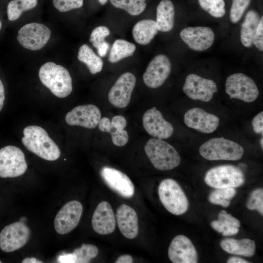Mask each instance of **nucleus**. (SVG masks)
<instances>
[{
    "mask_svg": "<svg viewBox=\"0 0 263 263\" xmlns=\"http://www.w3.org/2000/svg\"><path fill=\"white\" fill-rule=\"evenodd\" d=\"M21 141L25 148L40 158L48 161H55L60 155V151L47 132L35 125L26 127L23 131Z\"/></svg>",
    "mask_w": 263,
    "mask_h": 263,
    "instance_id": "1",
    "label": "nucleus"
},
{
    "mask_svg": "<svg viewBox=\"0 0 263 263\" xmlns=\"http://www.w3.org/2000/svg\"><path fill=\"white\" fill-rule=\"evenodd\" d=\"M42 83L59 98L68 96L73 90L72 80L68 71L52 62L43 64L39 71Z\"/></svg>",
    "mask_w": 263,
    "mask_h": 263,
    "instance_id": "2",
    "label": "nucleus"
},
{
    "mask_svg": "<svg viewBox=\"0 0 263 263\" xmlns=\"http://www.w3.org/2000/svg\"><path fill=\"white\" fill-rule=\"evenodd\" d=\"M144 150L153 167L160 170H170L178 167L181 157L175 149L161 139L153 138L146 143Z\"/></svg>",
    "mask_w": 263,
    "mask_h": 263,
    "instance_id": "3",
    "label": "nucleus"
},
{
    "mask_svg": "<svg viewBox=\"0 0 263 263\" xmlns=\"http://www.w3.org/2000/svg\"><path fill=\"white\" fill-rule=\"evenodd\" d=\"M199 151L203 157L210 161H237L242 158L244 149L238 143L222 137L205 142Z\"/></svg>",
    "mask_w": 263,
    "mask_h": 263,
    "instance_id": "4",
    "label": "nucleus"
},
{
    "mask_svg": "<svg viewBox=\"0 0 263 263\" xmlns=\"http://www.w3.org/2000/svg\"><path fill=\"white\" fill-rule=\"evenodd\" d=\"M158 195L165 208L175 215L184 214L188 210V198L179 184L172 179H165L158 187Z\"/></svg>",
    "mask_w": 263,
    "mask_h": 263,
    "instance_id": "5",
    "label": "nucleus"
},
{
    "mask_svg": "<svg viewBox=\"0 0 263 263\" xmlns=\"http://www.w3.org/2000/svg\"><path fill=\"white\" fill-rule=\"evenodd\" d=\"M204 180L207 185L214 188H235L244 184L245 177L240 168L231 165H224L208 170Z\"/></svg>",
    "mask_w": 263,
    "mask_h": 263,
    "instance_id": "6",
    "label": "nucleus"
},
{
    "mask_svg": "<svg viewBox=\"0 0 263 263\" xmlns=\"http://www.w3.org/2000/svg\"><path fill=\"white\" fill-rule=\"evenodd\" d=\"M225 87L226 93L231 98L246 102L255 101L259 95V89L253 79L241 73L229 75L226 80Z\"/></svg>",
    "mask_w": 263,
    "mask_h": 263,
    "instance_id": "7",
    "label": "nucleus"
},
{
    "mask_svg": "<svg viewBox=\"0 0 263 263\" xmlns=\"http://www.w3.org/2000/svg\"><path fill=\"white\" fill-rule=\"evenodd\" d=\"M27 168L24 154L19 148L7 146L0 149V177L19 176Z\"/></svg>",
    "mask_w": 263,
    "mask_h": 263,
    "instance_id": "8",
    "label": "nucleus"
},
{
    "mask_svg": "<svg viewBox=\"0 0 263 263\" xmlns=\"http://www.w3.org/2000/svg\"><path fill=\"white\" fill-rule=\"evenodd\" d=\"M51 35L50 29L45 25L30 23L24 25L19 30L17 39L24 48L36 51L46 45Z\"/></svg>",
    "mask_w": 263,
    "mask_h": 263,
    "instance_id": "9",
    "label": "nucleus"
},
{
    "mask_svg": "<svg viewBox=\"0 0 263 263\" xmlns=\"http://www.w3.org/2000/svg\"><path fill=\"white\" fill-rule=\"evenodd\" d=\"M30 235V229L24 222L11 224L0 232V248L5 252L15 251L26 244Z\"/></svg>",
    "mask_w": 263,
    "mask_h": 263,
    "instance_id": "10",
    "label": "nucleus"
},
{
    "mask_svg": "<svg viewBox=\"0 0 263 263\" xmlns=\"http://www.w3.org/2000/svg\"><path fill=\"white\" fill-rule=\"evenodd\" d=\"M183 90L192 99L207 102L212 99L218 88L212 80L191 74L187 76Z\"/></svg>",
    "mask_w": 263,
    "mask_h": 263,
    "instance_id": "11",
    "label": "nucleus"
},
{
    "mask_svg": "<svg viewBox=\"0 0 263 263\" xmlns=\"http://www.w3.org/2000/svg\"><path fill=\"white\" fill-rule=\"evenodd\" d=\"M171 70V64L168 57L165 55H158L148 64L143 74V81L149 88H157L164 84Z\"/></svg>",
    "mask_w": 263,
    "mask_h": 263,
    "instance_id": "12",
    "label": "nucleus"
},
{
    "mask_svg": "<svg viewBox=\"0 0 263 263\" xmlns=\"http://www.w3.org/2000/svg\"><path fill=\"white\" fill-rule=\"evenodd\" d=\"M82 210V205L78 201H71L64 205L55 218L54 226L56 232L66 234L75 229L80 221Z\"/></svg>",
    "mask_w": 263,
    "mask_h": 263,
    "instance_id": "13",
    "label": "nucleus"
},
{
    "mask_svg": "<svg viewBox=\"0 0 263 263\" xmlns=\"http://www.w3.org/2000/svg\"><path fill=\"white\" fill-rule=\"evenodd\" d=\"M136 78L131 73H124L117 79L108 94L110 103L115 107L124 108L130 102Z\"/></svg>",
    "mask_w": 263,
    "mask_h": 263,
    "instance_id": "14",
    "label": "nucleus"
},
{
    "mask_svg": "<svg viewBox=\"0 0 263 263\" xmlns=\"http://www.w3.org/2000/svg\"><path fill=\"white\" fill-rule=\"evenodd\" d=\"M100 173L107 186L119 195L125 198H131L133 196L134 185L126 174L109 167H103Z\"/></svg>",
    "mask_w": 263,
    "mask_h": 263,
    "instance_id": "15",
    "label": "nucleus"
},
{
    "mask_svg": "<svg viewBox=\"0 0 263 263\" xmlns=\"http://www.w3.org/2000/svg\"><path fill=\"white\" fill-rule=\"evenodd\" d=\"M180 37L191 50L204 51L210 48L215 39L212 30L207 27H188L183 29Z\"/></svg>",
    "mask_w": 263,
    "mask_h": 263,
    "instance_id": "16",
    "label": "nucleus"
},
{
    "mask_svg": "<svg viewBox=\"0 0 263 263\" xmlns=\"http://www.w3.org/2000/svg\"><path fill=\"white\" fill-rule=\"evenodd\" d=\"M142 122L146 131L154 138L167 139L173 133L172 124L164 119L162 113L155 107L149 109L144 113Z\"/></svg>",
    "mask_w": 263,
    "mask_h": 263,
    "instance_id": "17",
    "label": "nucleus"
},
{
    "mask_svg": "<svg viewBox=\"0 0 263 263\" xmlns=\"http://www.w3.org/2000/svg\"><path fill=\"white\" fill-rule=\"evenodd\" d=\"M184 120L188 128L204 133H210L217 129L220 119L202 108H193L185 113Z\"/></svg>",
    "mask_w": 263,
    "mask_h": 263,
    "instance_id": "18",
    "label": "nucleus"
},
{
    "mask_svg": "<svg viewBox=\"0 0 263 263\" xmlns=\"http://www.w3.org/2000/svg\"><path fill=\"white\" fill-rule=\"evenodd\" d=\"M99 108L93 104L78 106L69 112L65 116L66 123L71 126H79L94 129L101 119Z\"/></svg>",
    "mask_w": 263,
    "mask_h": 263,
    "instance_id": "19",
    "label": "nucleus"
},
{
    "mask_svg": "<svg viewBox=\"0 0 263 263\" xmlns=\"http://www.w3.org/2000/svg\"><path fill=\"white\" fill-rule=\"evenodd\" d=\"M168 256L173 263H196L198 254L192 242L187 237L179 235L171 241Z\"/></svg>",
    "mask_w": 263,
    "mask_h": 263,
    "instance_id": "20",
    "label": "nucleus"
},
{
    "mask_svg": "<svg viewBox=\"0 0 263 263\" xmlns=\"http://www.w3.org/2000/svg\"><path fill=\"white\" fill-rule=\"evenodd\" d=\"M92 225L94 231L100 235L109 234L114 231L115 217L108 202L102 201L98 204L93 215Z\"/></svg>",
    "mask_w": 263,
    "mask_h": 263,
    "instance_id": "21",
    "label": "nucleus"
},
{
    "mask_svg": "<svg viewBox=\"0 0 263 263\" xmlns=\"http://www.w3.org/2000/svg\"><path fill=\"white\" fill-rule=\"evenodd\" d=\"M127 124L125 118L122 115L113 116L112 120L107 117L101 118L98 123V129L103 132L111 134L114 145L118 147L125 145L129 140L128 132L124 130Z\"/></svg>",
    "mask_w": 263,
    "mask_h": 263,
    "instance_id": "22",
    "label": "nucleus"
},
{
    "mask_svg": "<svg viewBox=\"0 0 263 263\" xmlns=\"http://www.w3.org/2000/svg\"><path fill=\"white\" fill-rule=\"evenodd\" d=\"M116 220L118 228L126 238L134 239L138 233V219L135 210L126 205L117 209Z\"/></svg>",
    "mask_w": 263,
    "mask_h": 263,
    "instance_id": "23",
    "label": "nucleus"
},
{
    "mask_svg": "<svg viewBox=\"0 0 263 263\" xmlns=\"http://www.w3.org/2000/svg\"><path fill=\"white\" fill-rule=\"evenodd\" d=\"M220 245L228 253L244 257L253 256L256 248L255 241L247 238L240 240L226 238L221 242Z\"/></svg>",
    "mask_w": 263,
    "mask_h": 263,
    "instance_id": "24",
    "label": "nucleus"
},
{
    "mask_svg": "<svg viewBox=\"0 0 263 263\" xmlns=\"http://www.w3.org/2000/svg\"><path fill=\"white\" fill-rule=\"evenodd\" d=\"M175 11L170 0H162L156 9V25L158 31L167 32L174 26Z\"/></svg>",
    "mask_w": 263,
    "mask_h": 263,
    "instance_id": "25",
    "label": "nucleus"
},
{
    "mask_svg": "<svg viewBox=\"0 0 263 263\" xmlns=\"http://www.w3.org/2000/svg\"><path fill=\"white\" fill-rule=\"evenodd\" d=\"M157 32L155 21L149 19L139 21L134 25L132 30V36L135 41L144 45L150 43Z\"/></svg>",
    "mask_w": 263,
    "mask_h": 263,
    "instance_id": "26",
    "label": "nucleus"
},
{
    "mask_svg": "<svg viewBox=\"0 0 263 263\" xmlns=\"http://www.w3.org/2000/svg\"><path fill=\"white\" fill-rule=\"evenodd\" d=\"M260 17L258 13L253 10L249 11L241 25L240 38L243 45L250 47L253 45L254 35L257 29Z\"/></svg>",
    "mask_w": 263,
    "mask_h": 263,
    "instance_id": "27",
    "label": "nucleus"
},
{
    "mask_svg": "<svg viewBox=\"0 0 263 263\" xmlns=\"http://www.w3.org/2000/svg\"><path fill=\"white\" fill-rule=\"evenodd\" d=\"M77 58L87 65L90 73L93 75L100 72L102 69L103 62L101 58L86 44H83L80 47Z\"/></svg>",
    "mask_w": 263,
    "mask_h": 263,
    "instance_id": "28",
    "label": "nucleus"
},
{
    "mask_svg": "<svg viewBox=\"0 0 263 263\" xmlns=\"http://www.w3.org/2000/svg\"><path fill=\"white\" fill-rule=\"evenodd\" d=\"M136 50L134 44L126 40L118 39L113 42L108 59L110 62L115 63L126 57L132 56Z\"/></svg>",
    "mask_w": 263,
    "mask_h": 263,
    "instance_id": "29",
    "label": "nucleus"
},
{
    "mask_svg": "<svg viewBox=\"0 0 263 263\" xmlns=\"http://www.w3.org/2000/svg\"><path fill=\"white\" fill-rule=\"evenodd\" d=\"M38 0H12L7 8L8 19L14 21L19 19L24 11L36 7Z\"/></svg>",
    "mask_w": 263,
    "mask_h": 263,
    "instance_id": "30",
    "label": "nucleus"
},
{
    "mask_svg": "<svg viewBox=\"0 0 263 263\" xmlns=\"http://www.w3.org/2000/svg\"><path fill=\"white\" fill-rule=\"evenodd\" d=\"M236 194V190L234 188H215L210 193L208 200L212 204L227 207Z\"/></svg>",
    "mask_w": 263,
    "mask_h": 263,
    "instance_id": "31",
    "label": "nucleus"
},
{
    "mask_svg": "<svg viewBox=\"0 0 263 263\" xmlns=\"http://www.w3.org/2000/svg\"><path fill=\"white\" fill-rule=\"evenodd\" d=\"M146 0H110L111 4L117 8L125 10L132 16L141 14L146 7Z\"/></svg>",
    "mask_w": 263,
    "mask_h": 263,
    "instance_id": "32",
    "label": "nucleus"
},
{
    "mask_svg": "<svg viewBox=\"0 0 263 263\" xmlns=\"http://www.w3.org/2000/svg\"><path fill=\"white\" fill-rule=\"evenodd\" d=\"M98 253L97 247L93 244H82L80 247L74 250L73 254L75 258V263H87L97 256Z\"/></svg>",
    "mask_w": 263,
    "mask_h": 263,
    "instance_id": "33",
    "label": "nucleus"
},
{
    "mask_svg": "<svg viewBox=\"0 0 263 263\" xmlns=\"http://www.w3.org/2000/svg\"><path fill=\"white\" fill-rule=\"evenodd\" d=\"M203 9L215 18H221L225 13L224 0H198Z\"/></svg>",
    "mask_w": 263,
    "mask_h": 263,
    "instance_id": "34",
    "label": "nucleus"
},
{
    "mask_svg": "<svg viewBox=\"0 0 263 263\" xmlns=\"http://www.w3.org/2000/svg\"><path fill=\"white\" fill-rule=\"evenodd\" d=\"M250 1L251 0H232L229 14L231 22L236 23L240 20Z\"/></svg>",
    "mask_w": 263,
    "mask_h": 263,
    "instance_id": "35",
    "label": "nucleus"
},
{
    "mask_svg": "<svg viewBox=\"0 0 263 263\" xmlns=\"http://www.w3.org/2000/svg\"><path fill=\"white\" fill-rule=\"evenodd\" d=\"M246 206L248 209L257 210L263 215V189L262 188H258L251 192Z\"/></svg>",
    "mask_w": 263,
    "mask_h": 263,
    "instance_id": "36",
    "label": "nucleus"
},
{
    "mask_svg": "<svg viewBox=\"0 0 263 263\" xmlns=\"http://www.w3.org/2000/svg\"><path fill=\"white\" fill-rule=\"evenodd\" d=\"M53 3L59 12H65L81 7L83 0H53Z\"/></svg>",
    "mask_w": 263,
    "mask_h": 263,
    "instance_id": "37",
    "label": "nucleus"
},
{
    "mask_svg": "<svg viewBox=\"0 0 263 263\" xmlns=\"http://www.w3.org/2000/svg\"><path fill=\"white\" fill-rule=\"evenodd\" d=\"M110 34L109 29L105 26H99L95 28L92 32L90 41L94 47L105 41V38Z\"/></svg>",
    "mask_w": 263,
    "mask_h": 263,
    "instance_id": "38",
    "label": "nucleus"
},
{
    "mask_svg": "<svg viewBox=\"0 0 263 263\" xmlns=\"http://www.w3.org/2000/svg\"><path fill=\"white\" fill-rule=\"evenodd\" d=\"M218 220L221 222L224 229L229 226H235L239 227L241 225L239 220L232 216L231 214H228L224 210H221L219 213Z\"/></svg>",
    "mask_w": 263,
    "mask_h": 263,
    "instance_id": "39",
    "label": "nucleus"
},
{
    "mask_svg": "<svg viewBox=\"0 0 263 263\" xmlns=\"http://www.w3.org/2000/svg\"><path fill=\"white\" fill-rule=\"evenodd\" d=\"M253 44L260 51H263V17L260 18V21L254 35Z\"/></svg>",
    "mask_w": 263,
    "mask_h": 263,
    "instance_id": "40",
    "label": "nucleus"
},
{
    "mask_svg": "<svg viewBox=\"0 0 263 263\" xmlns=\"http://www.w3.org/2000/svg\"><path fill=\"white\" fill-rule=\"evenodd\" d=\"M253 129L256 133L263 134V112L262 111L253 118L252 121Z\"/></svg>",
    "mask_w": 263,
    "mask_h": 263,
    "instance_id": "41",
    "label": "nucleus"
},
{
    "mask_svg": "<svg viewBox=\"0 0 263 263\" xmlns=\"http://www.w3.org/2000/svg\"><path fill=\"white\" fill-rule=\"evenodd\" d=\"M98 55L104 57L107 55L110 48V44L105 40L97 45L96 47Z\"/></svg>",
    "mask_w": 263,
    "mask_h": 263,
    "instance_id": "42",
    "label": "nucleus"
},
{
    "mask_svg": "<svg viewBox=\"0 0 263 263\" xmlns=\"http://www.w3.org/2000/svg\"><path fill=\"white\" fill-rule=\"evenodd\" d=\"M57 262L61 263H75V258L72 253H64L60 255L57 258Z\"/></svg>",
    "mask_w": 263,
    "mask_h": 263,
    "instance_id": "43",
    "label": "nucleus"
},
{
    "mask_svg": "<svg viewBox=\"0 0 263 263\" xmlns=\"http://www.w3.org/2000/svg\"><path fill=\"white\" fill-rule=\"evenodd\" d=\"M239 232V228L235 226H229L225 227L222 232L223 236H229L236 235Z\"/></svg>",
    "mask_w": 263,
    "mask_h": 263,
    "instance_id": "44",
    "label": "nucleus"
},
{
    "mask_svg": "<svg viewBox=\"0 0 263 263\" xmlns=\"http://www.w3.org/2000/svg\"><path fill=\"white\" fill-rule=\"evenodd\" d=\"M133 262L132 257L128 254L123 255L119 257L116 260V263H132Z\"/></svg>",
    "mask_w": 263,
    "mask_h": 263,
    "instance_id": "45",
    "label": "nucleus"
},
{
    "mask_svg": "<svg viewBox=\"0 0 263 263\" xmlns=\"http://www.w3.org/2000/svg\"><path fill=\"white\" fill-rule=\"evenodd\" d=\"M211 227L216 231L219 233H222L224 229V227L222 225L221 222L217 220L213 221L211 223Z\"/></svg>",
    "mask_w": 263,
    "mask_h": 263,
    "instance_id": "46",
    "label": "nucleus"
},
{
    "mask_svg": "<svg viewBox=\"0 0 263 263\" xmlns=\"http://www.w3.org/2000/svg\"><path fill=\"white\" fill-rule=\"evenodd\" d=\"M5 99L4 89L3 83L0 79V112L1 110Z\"/></svg>",
    "mask_w": 263,
    "mask_h": 263,
    "instance_id": "47",
    "label": "nucleus"
},
{
    "mask_svg": "<svg viewBox=\"0 0 263 263\" xmlns=\"http://www.w3.org/2000/svg\"><path fill=\"white\" fill-rule=\"evenodd\" d=\"M227 263H248L249 262L241 258L231 257L227 261Z\"/></svg>",
    "mask_w": 263,
    "mask_h": 263,
    "instance_id": "48",
    "label": "nucleus"
},
{
    "mask_svg": "<svg viewBox=\"0 0 263 263\" xmlns=\"http://www.w3.org/2000/svg\"><path fill=\"white\" fill-rule=\"evenodd\" d=\"M22 263H42L40 260H38L35 258H26L23 260Z\"/></svg>",
    "mask_w": 263,
    "mask_h": 263,
    "instance_id": "49",
    "label": "nucleus"
},
{
    "mask_svg": "<svg viewBox=\"0 0 263 263\" xmlns=\"http://www.w3.org/2000/svg\"><path fill=\"white\" fill-rule=\"evenodd\" d=\"M99 2L102 5H105L108 0H98Z\"/></svg>",
    "mask_w": 263,
    "mask_h": 263,
    "instance_id": "50",
    "label": "nucleus"
},
{
    "mask_svg": "<svg viewBox=\"0 0 263 263\" xmlns=\"http://www.w3.org/2000/svg\"><path fill=\"white\" fill-rule=\"evenodd\" d=\"M263 137L261 139V140H260V145H261V148L263 150Z\"/></svg>",
    "mask_w": 263,
    "mask_h": 263,
    "instance_id": "51",
    "label": "nucleus"
},
{
    "mask_svg": "<svg viewBox=\"0 0 263 263\" xmlns=\"http://www.w3.org/2000/svg\"><path fill=\"white\" fill-rule=\"evenodd\" d=\"M1 27H2V23H1V21L0 20V30L1 28Z\"/></svg>",
    "mask_w": 263,
    "mask_h": 263,
    "instance_id": "52",
    "label": "nucleus"
},
{
    "mask_svg": "<svg viewBox=\"0 0 263 263\" xmlns=\"http://www.w3.org/2000/svg\"><path fill=\"white\" fill-rule=\"evenodd\" d=\"M1 263V262L0 261V263Z\"/></svg>",
    "mask_w": 263,
    "mask_h": 263,
    "instance_id": "53",
    "label": "nucleus"
}]
</instances>
